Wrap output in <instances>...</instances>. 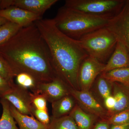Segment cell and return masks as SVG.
<instances>
[{
    "instance_id": "cell-2",
    "label": "cell",
    "mask_w": 129,
    "mask_h": 129,
    "mask_svg": "<svg viewBox=\"0 0 129 129\" xmlns=\"http://www.w3.org/2000/svg\"><path fill=\"white\" fill-rule=\"evenodd\" d=\"M46 42L52 64L57 77L70 88L79 90V68L88 55L78 41L71 39L57 28L52 19H41L35 22Z\"/></svg>"
},
{
    "instance_id": "cell-12",
    "label": "cell",
    "mask_w": 129,
    "mask_h": 129,
    "mask_svg": "<svg viewBox=\"0 0 129 129\" xmlns=\"http://www.w3.org/2000/svg\"><path fill=\"white\" fill-rule=\"evenodd\" d=\"M0 16L22 28L28 26L42 19L41 16L38 14L14 6L0 9Z\"/></svg>"
},
{
    "instance_id": "cell-23",
    "label": "cell",
    "mask_w": 129,
    "mask_h": 129,
    "mask_svg": "<svg viewBox=\"0 0 129 129\" xmlns=\"http://www.w3.org/2000/svg\"><path fill=\"white\" fill-rule=\"evenodd\" d=\"M17 84L26 89H29L33 92L35 89L37 83L34 79L30 75L21 73L17 75Z\"/></svg>"
},
{
    "instance_id": "cell-27",
    "label": "cell",
    "mask_w": 129,
    "mask_h": 129,
    "mask_svg": "<svg viewBox=\"0 0 129 129\" xmlns=\"http://www.w3.org/2000/svg\"><path fill=\"white\" fill-rule=\"evenodd\" d=\"M32 113L34 117H35L37 120L41 123L47 125H49L50 119L48 115V111L38 109L33 106Z\"/></svg>"
},
{
    "instance_id": "cell-7",
    "label": "cell",
    "mask_w": 129,
    "mask_h": 129,
    "mask_svg": "<svg viewBox=\"0 0 129 129\" xmlns=\"http://www.w3.org/2000/svg\"><path fill=\"white\" fill-rule=\"evenodd\" d=\"M106 27L129 51V0L125 1L120 11L109 20Z\"/></svg>"
},
{
    "instance_id": "cell-15",
    "label": "cell",
    "mask_w": 129,
    "mask_h": 129,
    "mask_svg": "<svg viewBox=\"0 0 129 129\" xmlns=\"http://www.w3.org/2000/svg\"><path fill=\"white\" fill-rule=\"evenodd\" d=\"M89 91L97 101L103 106L104 100L112 95V83L105 78L101 74L96 79Z\"/></svg>"
},
{
    "instance_id": "cell-13",
    "label": "cell",
    "mask_w": 129,
    "mask_h": 129,
    "mask_svg": "<svg viewBox=\"0 0 129 129\" xmlns=\"http://www.w3.org/2000/svg\"><path fill=\"white\" fill-rule=\"evenodd\" d=\"M129 67V51L126 47L118 41L115 50L107 62L102 73L117 69Z\"/></svg>"
},
{
    "instance_id": "cell-32",
    "label": "cell",
    "mask_w": 129,
    "mask_h": 129,
    "mask_svg": "<svg viewBox=\"0 0 129 129\" xmlns=\"http://www.w3.org/2000/svg\"><path fill=\"white\" fill-rule=\"evenodd\" d=\"M8 21L6 19L0 16V26L6 23Z\"/></svg>"
},
{
    "instance_id": "cell-4",
    "label": "cell",
    "mask_w": 129,
    "mask_h": 129,
    "mask_svg": "<svg viewBox=\"0 0 129 129\" xmlns=\"http://www.w3.org/2000/svg\"><path fill=\"white\" fill-rule=\"evenodd\" d=\"M78 41L89 56L104 64L111 57L118 42L106 27L85 35Z\"/></svg>"
},
{
    "instance_id": "cell-18",
    "label": "cell",
    "mask_w": 129,
    "mask_h": 129,
    "mask_svg": "<svg viewBox=\"0 0 129 129\" xmlns=\"http://www.w3.org/2000/svg\"><path fill=\"white\" fill-rule=\"evenodd\" d=\"M51 104L52 118H56L69 115L76 103L73 96L70 94L53 102Z\"/></svg>"
},
{
    "instance_id": "cell-8",
    "label": "cell",
    "mask_w": 129,
    "mask_h": 129,
    "mask_svg": "<svg viewBox=\"0 0 129 129\" xmlns=\"http://www.w3.org/2000/svg\"><path fill=\"white\" fill-rule=\"evenodd\" d=\"M70 94L76 104L86 112L94 115L101 120H107L110 117L108 112L98 101L89 91L70 89Z\"/></svg>"
},
{
    "instance_id": "cell-10",
    "label": "cell",
    "mask_w": 129,
    "mask_h": 129,
    "mask_svg": "<svg viewBox=\"0 0 129 129\" xmlns=\"http://www.w3.org/2000/svg\"><path fill=\"white\" fill-rule=\"evenodd\" d=\"M30 93L28 89L14 84L11 91L3 98L7 100L19 112L34 117Z\"/></svg>"
},
{
    "instance_id": "cell-3",
    "label": "cell",
    "mask_w": 129,
    "mask_h": 129,
    "mask_svg": "<svg viewBox=\"0 0 129 129\" xmlns=\"http://www.w3.org/2000/svg\"><path fill=\"white\" fill-rule=\"evenodd\" d=\"M110 19L86 14L64 6L58 9L53 19L58 30L76 40L91 32L107 27Z\"/></svg>"
},
{
    "instance_id": "cell-11",
    "label": "cell",
    "mask_w": 129,
    "mask_h": 129,
    "mask_svg": "<svg viewBox=\"0 0 129 129\" xmlns=\"http://www.w3.org/2000/svg\"><path fill=\"white\" fill-rule=\"evenodd\" d=\"M58 1V0H3L1 1L0 9L16 7L42 17L47 10Z\"/></svg>"
},
{
    "instance_id": "cell-30",
    "label": "cell",
    "mask_w": 129,
    "mask_h": 129,
    "mask_svg": "<svg viewBox=\"0 0 129 129\" xmlns=\"http://www.w3.org/2000/svg\"><path fill=\"white\" fill-rule=\"evenodd\" d=\"M110 125L106 120L98 121L92 129H110Z\"/></svg>"
},
{
    "instance_id": "cell-16",
    "label": "cell",
    "mask_w": 129,
    "mask_h": 129,
    "mask_svg": "<svg viewBox=\"0 0 129 129\" xmlns=\"http://www.w3.org/2000/svg\"><path fill=\"white\" fill-rule=\"evenodd\" d=\"M11 114L19 129H48V126L41 123L33 116L23 114L10 103Z\"/></svg>"
},
{
    "instance_id": "cell-28",
    "label": "cell",
    "mask_w": 129,
    "mask_h": 129,
    "mask_svg": "<svg viewBox=\"0 0 129 129\" xmlns=\"http://www.w3.org/2000/svg\"><path fill=\"white\" fill-rule=\"evenodd\" d=\"M14 84H12L0 75V98H3L5 95L10 92Z\"/></svg>"
},
{
    "instance_id": "cell-20",
    "label": "cell",
    "mask_w": 129,
    "mask_h": 129,
    "mask_svg": "<svg viewBox=\"0 0 129 129\" xmlns=\"http://www.w3.org/2000/svg\"><path fill=\"white\" fill-rule=\"evenodd\" d=\"M101 74L111 82H117L129 86V67L112 70Z\"/></svg>"
},
{
    "instance_id": "cell-17",
    "label": "cell",
    "mask_w": 129,
    "mask_h": 129,
    "mask_svg": "<svg viewBox=\"0 0 129 129\" xmlns=\"http://www.w3.org/2000/svg\"><path fill=\"white\" fill-rule=\"evenodd\" d=\"M79 129H92L99 118L83 111L77 104L69 114Z\"/></svg>"
},
{
    "instance_id": "cell-22",
    "label": "cell",
    "mask_w": 129,
    "mask_h": 129,
    "mask_svg": "<svg viewBox=\"0 0 129 129\" xmlns=\"http://www.w3.org/2000/svg\"><path fill=\"white\" fill-rule=\"evenodd\" d=\"M22 28L19 25L8 21L0 26V46L5 44L19 31Z\"/></svg>"
},
{
    "instance_id": "cell-19",
    "label": "cell",
    "mask_w": 129,
    "mask_h": 129,
    "mask_svg": "<svg viewBox=\"0 0 129 129\" xmlns=\"http://www.w3.org/2000/svg\"><path fill=\"white\" fill-rule=\"evenodd\" d=\"M0 103L3 108L2 115L0 118V129H19L11 114L10 103L3 98H1Z\"/></svg>"
},
{
    "instance_id": "cell-25",
    "label": "cell",
    "mask_w": 129,
    "mask_h": 129,
    "mask_svg": "<svg viewBox=\"0 0 129 129\" xmlns=\"http://www.w3.org/2000/svg\"><path fill=\"white\" fill-rule=\"evenodd\" d=\"M106 120L110 125L129 123V110L112 115Z\"/></svg>"
},
{
    "instance_id": "cell-14",
    "label": "cell",
    "mask_w": 129,
    "mask_h": 129,
    "mask_svg": "<svg viewBox=\"0 0 129 129\" xmlns=\"http://www.w3.org/2000/svg\"><path fill=\"white\" fill-rule=\"evenodd\" d=\"M112 95L115 98L116 103L113 109L109 113L110 117L118 113L129 110V86L113 82Z\"/></svg>"
},
{
    "instance_id": "cell-33",
    "label": "cell",
    "mask_w": 129,
    "mask_h": 129,
    "mask_svg": "<svg viewBox=\"0 0 129 129\" xmlns=\"http://www.w3.org/2000/svg\"><path fill=\"white\" fill-rule=\"evenodd\" d=\"M1 1H0V5H1Z\"/></svg>"
},
{
    "instance_id": "cell-31",
    "label": "cell",
    "mask_w": 129,
    "mask_h": 129,
    "mask_svg": "<svg viewBox=\"0 0 129 129\" xmlns=\"http://www.w3.org/2000/svg\"><path fill=\"white\" fill-rule=\"evenodd\" d=\"M110 129H129V123L124 124L111 125Z\"/></svg>"
},
{
    "instance_id": "cell-9",
    "label": "cell",
    "mask_w": 129,
    "mask_h": 129,
    "mask_svg": "<svg viewBox=\"0 0 129 129\" xmlns=\"http://www.w3.org/2000/svg\"><path fill=\"white\" fill-rule=\"evenodd\" d=\"M70 89L60 78L56 77L50 82L37 83L33 93L43 95L51 103L70 94Z\"/></svg>"
},
{
    "instance_id": "cell-29",
    "label": "cell",
    "mask_w": 129,
    "mask_h": 129,
    "mask_svg": "<svg viewBox=\"0 0 129 129\" xmlns=\"http://www.w3.org/2000/svg\"><path fill=\"white\" fill-rule=\"evenodd\" d=\"M115 103L116 101L115 98L112 95L108 97L104 100L103 106L109 113L114 108Z\"/></svg>"
},
{
    "instance_id": "cell-21",
    "label": "cell",
    "mask_w": 129,
    "mask_h": 129,
    "mask_svg": "<svg viewBox=\"0 0 129 129\" xmlns=\"http://www.w3.org/2000/svg\"><path fill=\"white\" fill-rule=\"evenodd\" d=\"M48 129H79L73 119L69 115L51 118Z\"/></svg>"
},
{
    "instance_id": "cell-24",
    "label": "cell",
    "mask_w": 129,
    "mask_h": 129,
    "mask_svg": "<svg viewBox=\"0 0 129 129\" xmlns=\"http://www.w3.org/2000/svg\"><path fill=\"white\" fill-rule=\"evenodd\" d=\"M0 75L12 84H14L13 79L16 76L8 63L1 55Z\"/></svg>"
},
{
    "instance_id": "cell-26",
    "label": "cell",
    "mask_w": 129,
    "mask_h": 129,
    "mask_svg": "<svg viewBox=\"0 0 129 129\" xmlns=\"http://www.w3.org/2000/svg\"><path fill=\"white\" fill-rule=\"evenodd\" d=\"M32 105L38 109L48 111L47 107V101L45 97L38 93H30Z\"/></svg>"
},
{
    "instance_id": "cell-1",
    "label": "cell",
    "mask_w": 129,
    "mask_h": 129,
    "mask_svg": "<svg viewBox=\"0 0 129 129\" xmlns=\"http://www.w3.org/2000/svg\"><path fill=\"white\" fill-rule=\"evenodd\" d=\"M0 55L8 63L16 77L25 73L37 83L50 82L57 77L48 46L35 22L21 28L0 46Z\"/></svg>"
},
{
    "instance_id": "cell-6",
    "label": "cell",
    "mask_w": 129,
    "mask_h": 129,
    "mask_svg": "<svg viewBox=\"0 0 129 129\" xmlns=\"http://www.w3.org/2000/svg\"><path fill=\"white\" fill-rule=\"evenodd\" d=\"M105 64L88 56L81 63L78 74V83L81 90L89 91L98 76L102 73Z\"/></svg>"
},
{
    "instance_id": "cell-5",
    "label": "cell",
    "mask_w": 129,
    "mask_h": 129,
    "mask_svg": "<svg viewBox=\"0 0 129 129\" xmlns=\"http://www.w3.org/2000/svg\"><path fill=\"white\" fill-rule=\"evenodd\" d=\"M124 0H66L64 6L90 15L111 19L124 5Z\"/></svg>"
}]
</instances>
